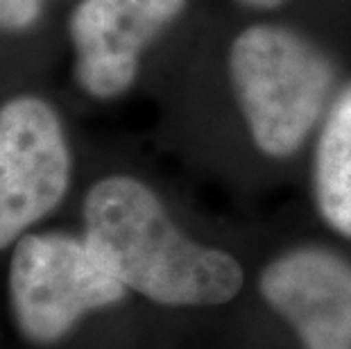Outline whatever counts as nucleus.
<instances>
[{"label": "nucleus", "mask_w": 351, "mask_h": 349, "mask_svg": "<svg viewBox=\"0 0 351 349\" xmlns=\"http://www.w3.org/2000/svg\"><path fill=\"white\" fill-rule=\"evenodd\" d=\"M84 227V239L127 291L163 306H215L243 286L241 263L186 239L159 197L134 177L114 175L88 189Z\"/></svg>", "instance_id": "obj_1"}, {"label": "nucleus", "mask_w": 351, "mask_h": 349, "mask_svg": "<svg viewBox=\"0 0 351 349\" xmlns=\"http://www.w3.org/2000/svg\"><path fill=\"white\" fill-rule=\"evenodd\" d=\"M229 77L250 134L267 157H290L322 118L333 66L293 29L256 23L231 41Z\"/></svg>", "instance_id": "obj_2"}, {"label": "nucleus", "mask_w": 351, "mask_h": 349, "mask_svg": "<svg viewBox=\"0 0 351 349\" xmlns=\"http://www.w3.org/2000/svg\"><path fill=\"white\" fill-rule=\"evenodd\" d=\"M127 288L84 236H21L10 263V302L19 331L34 345L64 338L86 313L121 302Z\"/></svg>", "instance_id": "obj_3"}, {"label": "nucleus", "mask_w": 351, "mask_h": 349, "mask_svg": "<svg viewBox=\"0 0 351 349\" xmlns=\"http://www.w3.org/2000/svg\"><path fill=\"white\" fill-rule=\"evenodd\" d=\"M71 182V150L55 109L34 95L0 107V250L55 209Z\"/></svg>", "instance_id": "obj_4"}, {"label": "nucleus", "mask_w": 351, "mask_h": 349, "mask_svg": "<svg viewBox=\"0 0 351 349\" xmlns=\"http://www.w3.org/2000/svg\"><path fill=\"white\" fill-rule=\"evenodd\" d=\"M184 7L186 0H80L71 16L80 86L102 100L125 93L143 50Z\"/></svg>", "instance_id": "obj_5"}, {"label": "nucleus", "mask_w": 351, "mask_h": 349, "mask_svg": "<svg viewBox=\"0 0 351 349\" xmlns=\"http://www.w3.org/2000/svg\"><path fill=\"white\" fill-rule=\"evenodd\" d=\"M261 295L304 349H351V263L326 248H295L265 265Z\"/></svg>", "instance_id": "obj_6"}, {"label": "nucleus", "mask_w": 351, "mask_h": 349, "mask_svg": "<svg viewBox=\"0 0 351 349\" xmlns=\"http://www.w3.org/2000/svg\"><path fill=\"white\" fill-rule=\"evenodd\" d=\"M313 189L326 225L351 239V84L328 107L319 130Z\"/></svg>", "instance_id": "obj_7"}, {"label": "nucleus", "mask_w": 351, "mask_h": 349, "mask_svg": "<svg viewBox=\"0 0 351 349\" xmlns=\"http://www.w3.org/2000/svg\"><path fill=\"white\" fill-rule=\"evenodd\" d=\"M41 14V0H0V27H29Z\"/></svg>", "instance_id": "obj_8"}, {"label": "nucleus", "mask_w": 351, "mask_h": 349, "mask_svg": "<svg viewBox=\"0 0 351 349\" xmlns=\"http://www.w3.org/2000/svg\"><path fill=\"white\" fill-rule=\"evenodd\" d=\"M241 3L256 7V10H274V7H279L283 0H241Z\"/></svg>", "instance_id": "obj_9"}]
</instances>
